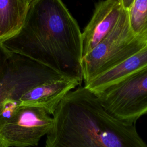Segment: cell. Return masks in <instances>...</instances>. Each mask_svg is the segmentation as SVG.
<instances>
[{
  "label": "cell",
  "instance_id": "1",
  "mask_svg": "<svg viewBox=\"0 0 147 147\" xmlns=\"http://www.w3.org/2000/svg\"><path fill=\"white\" fill-rule=\"evenodd\" d=\"M1 43L7 50L40 63L79 86L83 80L82 32L60 0H31L20 31Z\"/></svg>",
  "mask_w": 147,
  "mask_h": 147
},
{
  "label": "cell",
  "instance_id": "2",
  "mask_svg": "<svg viewBox=\"0 0 147 147\" xmlns=\"http://www.w3.org/2000/svg\"><path fill=\"white\" fill-rule=\"evenodd\" d=\"M52 117L45 147H147L134 124L110 114L84 86L69 91Z\"/></svg>",
  "mask_w": 147,
  "mask_h": 147
},
{
  "label": "cell",
  "instance_id": "3",
  "mask_svg": "<svg viewBox=\"0 0 147 147\" xmlns=\"http://www.w3.org/2000/svg\"><path fill=\"white\" fill-rule=\"evenodd\" d=\"M6 50L3 110L8 106H31L42 108L52 115L63 98L79 86L40 63Z\"/></svg>",
  "mask_w": 147,
  "mask_h": 147
},
{
  "label": "cell",
  "instance_id": "4",
  "mask_svg": "<svg viewBox=\"0 0 147 147\" xmlns=\"http://www.w3.org/2000/svg\"><path fill=\"white\" fill-rule=\"evenodd\" d=\"M146 45L131 31L125 9L111 33L83 57L84 83L117 67Z\"/></svg>",
  "mask_w": 147,
  "mask_h": 147
},
{
  "label": "cell",
  "instance_id": "5",
  "mask_svg": "<svg viewBox=\"0 0 147 147\" xmlns=\"http://www.w3.org/2000/svg\"><path fill=\"white\" fill-rule=\"evenodd\" d=\"M53 123V117L42 108L5 107L0 115V142L5 147L36 146L48 133Z\"/></svg>",
  "mask_w": 147,
  "mask_h": 147
},
{
  "label": "cell",
  "instance_id": "6",
  "mask_svg": "<svg viewBox=\"0 0 147 147\" xmlns=\"http://www.w3.org/2000/svg\"><path fill=\"white\" fill-rule=\"evenodd\" d=\"M95 94L110 114L134 124L147 114V67Z\"/></svg>",
  "mask_w": 147,
  "mask_h": 147
},
{
  "label": "cell",
  "instance_id": "7",
  "mask_svg": "<svg viewBox=\"0 0 147 147\" xmlns=\"http://www.w3.org/2000/svg\"><path fill=\"white\" fill-rule=\"evenodd\" d=\"M125 11L123 0L98 2L91 20L82 32L83 57L115 29Z\"/></svg>",
  "mask_w": 147,
  "mask_h": 147
},
{
  "label": "cell",
  "instance_id": "8",
  "mask_svg": "<svg viewBox=\"0 0 147 147\" xmlns=\"http://www.w3.org/2000/svg\"><path fill=\"white\" fill-rule=\"evenodd\" d=\"M146 67L147 45L117 67L85 83L84 86L96 94Z\"/></svg>",
  "mask_w": 147,
  "mask_h": 147
},
{
  "label": "cell",
  "instance_id": "9",
  "mask_svg": "<svg viewBox=\"0 0 147 147\" xmlns=\"http://www.w3.org/2000/svg\"><path fill=\"white\" fill-rule=\"evenodd\" d=\"M31 0H0V42L17 34L26 20Z\"/></svg>",
  "mask_w": 147,
  "mask_h": 147
},
{
  "label": "cell",
  "instance_id": "10",
  "mask_svg": "<svg viewBox=\"0 0 147 147\" xmlns=\"http://www.w3.org/2000/svg\"><path fill=\"white\" fill-rule=\"evenodd\" d=\"M130 29L139 39L147 42V0H123Z\"/></svg>",
  "mask_w": 147,
  "mask_h": 147
},
{
  "label": "cell",
  "instance_id": "11",
  "mask_svg": "<svg viewBox=\"0 0 147 147\" xmlns=\"http://www.w3.org/2000/svg\"><path fill=\"white\" fill-rule=\"evenodd\" d=\"M6 50L0 42V115L3 111V103L1 96L3 79L5 70Z\"/></svg>",
  "mask_w": 147,
  "mask_h": 147
},
{
  "label": "cell",
  "instance_id": "12",
  "mask_svg": "<svg viewBox=\"0 0 147 147\" xmlns=\"http://www.w3.org/2000/svg\"><path fill=\"white\" fill-rule=\"evenodd\" d=\"M0 147H5V146H3V145L0 142Z\"/></svg>",
  "mask_w": 147,
  "mask_h": 147
}]
</instances>
